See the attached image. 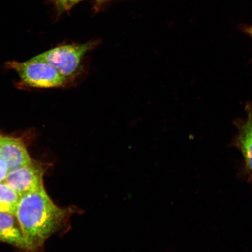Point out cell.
<instances>
[{"label":"cell","instance_id":"obj_1","mask_svg":"<svg viewBox=\"0 0 252 252\" xmlns=\"http://www.w3.org/2000/svg\"><path fill=\"white\" fill-rule=\"evenodd\" d=\"M80 213L76 207L57 206L45 188L21 197L15 216L23 231L28 250L42 246L53 234L67 225L69 218Z\"/></svg>","mask_w":252,"mask_h":252},{"label":"cell","instance_id":"obj_2","mask_svg":"<svg viewBox=\"0 0 252 252\" xmlns=\"http://www.w3.org/2000/svg\"><path fill=\"white\" fill-rule=\"evenodd\" d=\"M7 66L17 72L21 80L31 87H59L68 81L52 65L34 58L25 62H8Z\"/></svg>","mask_w":252,"mask_h":252},{"label":"cell","instance_id":"obj_3","mask_svg":"<svg viewBox=\"0 0 252 252\" xmlns=\"http://www.w3.org/2000/svg\"><path fill=\"white\" fill-rule=\"evenodd\" d=\"M94 45L95 42L61 46L34 58L52 65L60 74L68 80L80 70L84 57Z\"/></svg>","mask_w":252,"mask_h":252},{"label":"cell","instance_id":"obj_4","mask_svg":"<svg viewBox=\"0 0 252 252\" xmlns=\"http://www.w3.org/2000/svg\"><path fill=\"white\" fill-rule=\"evenodd\" d=\"M45 172L42 164L32 161L29 165L9 171L5 182L21 197L44 188Z\"/></svg>","mask_w":252,"mask_h":252},{"label":"cell","instance_id":"obj_5","mask_svg":"<svg viewBox=\"0 0 252 252\" xmlns=\"http://www.w3.org/2000/svg\"><path fill=\"white\" fill-rule=\"evenodd\" d=\"M0 159L7 163L9 171L32 162L23 141L2 135H0Z\"/></svg>","mask_w":252,"mask_h":252},{"label":"cell","instance_id":"obj_6","mask_svg":"<svg viewBox=\"0 0 252 252\" xmlns=\"http://www.w3.org/2000/svg\"><path fill=\"white\" fill-rule=\"evenodd\" d=\"M0 241L28 250L23 231L14 214L0 212Z\"/></svg>","mask_w":252,"mask_h":252},{"label":"cell","instance_id":"obj_7","mask_svg":"<svg viewBox=\"0 0 252 252\" xmlns=\"http://www.w3.org/2000/svg\"><path fill=\"white\" fill-rule=\"evenodd\" d=\"M247 118L237 122L238 135L236 145L243 155L246 165L252 172V108L250 105L246 107Z\"/></svg>","mask_w":252,"mask_h":252},{"label":"cell","instance_id":"obj_8","mask_svg":"<svg viewBox=\"0 0 252 252\" xmlns=\"http://www.w3.org/2000/svg\"><path fill=\"white\" fill-rule=\"evenodd\" d=\"M20 198L7 183H0V212L15 215Z\"/></svg>","mask_w":252,"mask_h":252},{"label":"cell","instance_id":"obj_9","mask_svg":"<svg viewBox=\"0 0 252 252\" xmlns=\"http://www.w3.org/2000/svg\"><path fill=\"white\" fill-rule=\"evenodd\" d=\"M83 0H52L59 13L70 10Z\"/></svg>","mask_w":252,"mask_h":252},{"label":"cell","instance_id":"obj_10","mask_svg":"<svg viewBox=\"0 0 252 252\" xmlns=\"http://www.w3.org/2000/svg\"><path fill=\"white\" fill-rule=\"evenodd\" d=\"M9 172L8 166L4 160L0 159V183L4 182Z\"/></svg>","mask_w":252,"mask_h":252},{"label":"cell","instance_id":"obj_11","mask_svg":"<svg viewBox=\"0 0 252 252\" xmlns=\"http://www.w3.org/2000/svg\"><path fill=\"white\" fill-rule=\"evenodd\" d=\"M242 31L248 36H250L252 40V24L250 25H244L242 27Z\"/></svg>","mask_w":252,"mask_h":252},{"label":"cell","instance_id":"obj_12","mask_svg":"<svg viewBox=\"0 0 252 252\" xmlns=\"http://www.w3.org/2000/svg\"><path fill=\"white\" fill-rule=\"evenodd\" d=\"M97 2H103L105 1H109V0H95Z\"/></svg>","mask_w":252,"mask_h":252}]
</instances>
